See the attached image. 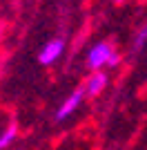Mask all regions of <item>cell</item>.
I'll list each match as a JSON object with an SVG mask.
<instances>
[{
	"label": "cell",
	"instance_id": "obj_1",
	"mask_svg": "<svg viewBox=\"0 0 147 150\" xmlns=\"http://www.w3.org/2000/svg\"><path fill=\"white\" fill-rule=\"evenodd\" d=\"M111 54H114V50L109 47V43H98V45H94L92 50H89L87 63H89V67H92L94 72H100V69L109 63Z\"/></svg>",
	"mask_w": 147,
	"mask_h": 150
},
{
	"label": "cell",
	"instance_id": "obj_2",
	"mask_svg": "<svg viewBox=\"0 0 147 150\" xmlns=\"http://www.w3.org/2000/svg\"><path fill=\"white\" fill-rule=\"evenodd\" d=\"M62 50H65V43H62L60 38L49 40L43 50H40V54H38V63H40V65H51V63H56L60 58Z\"/></svg>",
	"mask_w": 147,
	"mask_h": 150
},
{
	"label": "cell",
	"instance_id": "obj_3",
	"mask_svg": "<svg viewBox=\"0 0 147 150\" xmlns=\"http://www.w3.org/2000/svg\"><path fill=\"white\" fill-rule=\"evenodd\" d=\"M83 96H85V88L74 90V92L69 94L67 99H65V103L58 108V112H56V121H65V119H67L69 114H71L74 110H76V108L83 103Z\"/></svg>",
	"mask_w": 147,
	"mask_h": 150
},
{
	"label": "cell",
	"instance_id": "obj_4",
	"mask_svg": "<svg viewBox=\"0 0 147 150\" xmlns=\"http://www.w3.org/2000/svg\"><path fill=\"white\" fill-rule=\"evenodd\" d=\"M105 85H107V74H105V72H94L83 88H85V92L89 94V96H96V94L103 92Z\"/></svg>",
	"mask_w": 147,
	"mask_h": 150
},
{
	"label": "cell",
	"instance_id": "obj_5",
	"mask_svg": "<svg viewBox=\"0 0 147 150\" xmlns=\"http://www.w3.org/2000/svg\"><path fill=\"white\" fill-rule=\"evenodd\" d=\"M16 134H18V130H16V125L11 123L5 132H2V134H0V150H7V148H9V146L13 144Z\"/></svg>",
	"mask_w": 147,
	"mask_h": 150
},
{
	"label": "cell",
	"instance_id": "obj_6",
	"mask_svg": "<svg viewBox=\"0 0 147 150\" xmlns=\"http://www.w3.org/2000/svg\"><path fill=\"white\" fill-rule=\"evenodd\" d=\"M145 45H147V25H143L141 29H138V34H136V38H134V47H132V52L138 54Z\"/></svg>",
	"mask_w": 147,
	"mask_h": 150
},
{
	"label": "cell",
	"instance_id": "obj_7",
	"mask_svg": "<svg viewBox=\"0 0 147 150\" xmlns=\"http://www.w3.org/2000/svg\"><path fill=\"white\" fill-rule=\"evenodd\" d=\"M118 61H120V54H116V52H114V54H111V58H109V63H107V67H116Z\"/></svg>",
	"mask_w": 147,
	"mask_h": 150
},
{
	"label": "cell",
	"instance_id": "obj_8",
	"mask_svg": "<svg viewBox=\"0 0 147 150\" xmlns=\"http://www.w3.org/2000/svg\"><path fill=\"white\" fill-rule=\"evenodd\" d=\"M114 2H125V0H114Z\"/></svg>",
	"mask_w": 147,
	"mask_h": 150
}]
</instances>
